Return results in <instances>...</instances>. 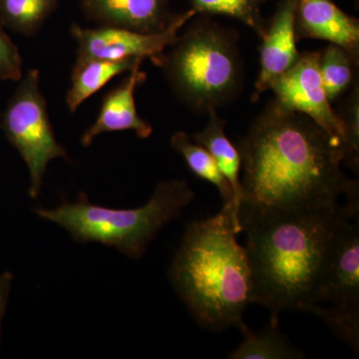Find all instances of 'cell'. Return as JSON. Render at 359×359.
<instances>
[{
	"instance_id": "obj_1",
	"label": "cell",
	"mask_w": 359,
	"mask_h": 359,
	"mask_svg": "<svg viewBox=\"0 0 359 359\" xmlns=\"http://www.w3.org/2000/svg\"><path fill=\"white\" fill-rule=\"evenodd\" d=\"M241 203L271 209H323L358 201L340 170L344 150L308 116L271 101L237 146ZM240 203V204H241Z\"/></svg>"
},
{
	"instance_id": "obj_2",
	"label": "cell",
	"mask_w": 359,
	"mask_h": 359,
	"mask_svg": "<svg viewBox=\"0 0 359 359\" xmlns=\"http://www.w3.org/2000/svg\"><path fill=\"white\" fill-rule=\"evenodd\" d=\"M359 214V202L323 209H271L241 203V233L252 278V304L278 318L311 313L337 229Z\"/></svg>"
},
{
	"instance_id": "obj_3",
	"label": "cell",
	"mask_w": 359,
	"mask_h": 359,
	"mask_svg": "<svg viewBox=\"0 0 359 359\" xmlns=\"http://www.w3.org/2000/svg\"><path fill=\"white\" fill-rule=\"evenodd\" d=\"M233 205L187 226L175 255L170 278L195 320L209 330L238 327L252 304V278L240 245Z\"/></svg>"
},
{
	"instance_id": "obj_4",
	"label": "cell",
	"mask_w": 359,
	"mask_h": 359,
	"mask_svg": "<svg viewBox=\"0 0 359 359\" xmlns=\"http://www.w3.org/2000/svg\"><path fill=\"white\" fill-rule=\"evenodd\" d=\"M194 198L195 193L186 180H170L158 184L150 200L135 209L95 205L81 192L76 202L63 200L54 209L37 207L33 212L65 229L79 244L99 243L139 259L159 231L178 218Z\"/></svg>"
},
{
	"instance_id": "obj_5",
	"label": "cell",
	"mask_w": 359,
	"mask_h": 359,
	"mask_svg": "<svg viewBox=\"0 0 359 359\" xmlns=\"http://www.w3.org/2000/svg\"><path fill=\"white\" fill-rule=\"evenodd\" d=\"M177 99L194 112L231 102L243 83L237 32L218 23H194L156 59Z\"/></svg>"
},
{
	"instance_id": "obj_6",
	"label": "cell",
	"mask_w": 359,
	"mask_h": 359,
	"mask_svg": "<svg viewBox=\"0 0 359 359\" xmlns=\"http://www.w3.org/2000/svg\"><path fill=\"white\" fill-rule=\"evenodd\" d=\"M0 130L25 161L30 178L28 195L37 199L49 163L58 158L68 159L67 150L52 128L39 70L28 71L18 81L0 120Z\"/></svg>"
},
{
	"instance_id": "obj_7",
	"label": "cell",
	"mask_w": 359,
	"mask_h": 359,
	"mask_svg": "<svg viewBox=\"0 0 359 359\" xmlns=\"http://www.w3.org/2000/svg\"><path fill=\"white\" fill-rule=\"evenodd\" d=\"M359 353V219H346L335 233L311 311Z\"/></svg>"
},
{
	"instance_id": "obj_8",
	"label": "cell",
	"mask_w": 359,
	"mask_h": 359,
	"mask_svg": "<svg viewBox=\"0 0 359 359\" xmlns=\"http://www.w3.org/2000/svg\"><path fill=\"white\" fill-rule=\"evenodd\" d=\"M196 13L192 9L177 15L166 29L157 33H141L112 26L83 28L73 25L70 33L77 42L76 60L102 59L120 61L150 58L154 62L173 43L181 28Z\"/></svg>"
},
{
	"instance_id": "obj_9",
	"label": "cell",
	"mask_w": 359,
	"mask_h": 359,
	"mask_svg": "<svg viewBox=\"0 0 359 359\" xmlns=\"http://www.w3.org/2000/svg\"><path fill=\"white\" fill-rule=\"evenodd\" d=\"M320 59V52L301 53L295 65L276 78L269 90L275 93L273 101L278 106L308 116L344 150V132L323 87Z\"/></svg>"
},
{
	"instance_id": "obj_10",
	"label": "cell",
	"mask_w": 359,
	"mask_h": 359,
	"mask_svg": "<svg viewBox=\"0 0 359 359\" xmlns=\"http://www.w3.org/2000/svg\"><path fill=\"white\" fill-rule=\"evenodd\" d=\"M299 0H278L276 13L266 23L259 49V70L254 99L271 89L273 81L299 60L295 18Z\"/></svg>"
},
{
	"instance_id": "obj_11",
	"label": "cell",
	"mask_w": 359,
	"mask_h": 359,
	"mask_svg": "<svg viewBox=\"0 0 359 359\" xmlns=\"http://www.w3.org/2000/svg\"><path fill=\"white\" fill-rule=\"evenodd\" d=\"M297 39H320L341 47L359 63V22L332 0H299Z\"/></svg>"
},
{
	"instance_id": "obj_12",
	"label": "cell",
	"mask_w": 359,
	"mask_h": 359,
	"mask_svg": "<svg viewBox=\"0 0 359 359\" xmlns=\"http://www.w3.org/2000/svg\"><path fill=\"white\" fill-rule=\"evenodd\" d=\"M141 65L135 66L122 83L104 97L95 122L82 135L83 147H90L99 135L110 132L131 130L140 139H147L152 135L153 127L140 117L135 103V90L147 79L146 72L140 69Z\"/></svg>"
},
{
	"instance_id": "obj_13",
	"label": "cell",
	"mask_w": 359,
	"mask_h": 359,
	"mask_svg": "<svg viewBox=\"0 0 359 359\" xmlns=\"http://www.w3.org/2000/svg\"><path fill=\"white\" fill-rule=\"evenodd\" d=\"M82 6L90 20L102 26L141 33L163 32L177 16L168 0H82Z\"/></svg>"
},
{
	"instance_id": "obj_14",
	"label": "cell",
	"mask_w": 359,
	"mask_h": 359,
	"mask_svg": "<svg viewBox=\"0 0 359 359\" xmlns=\"http://www.w3.org/2000/svg\"><path fill=\"white\" fill-rule=\"evenodd\" d=\"M144 59H127L111 61L102 59L76 60L71 75V84L66 94V104L71 113H75L81 104L99 90L102 89L113 78L130 72Z\"/></svg>"
},
{
	"instance_id": "obj_15",
	"label": "cell",
	"mask_w": 359,
	"mask_h": 359,
	"mask_svg": "<svg viewBox=\"0 0 359 359\" xmlns=\"http://www.w3.org/2000/svg\"><path fill=\"white\" fill-rule=\"evenodd\" d=\"M207 126L193 135V140L209 151L219 171L228 180L235 193L236 211L241 203V156L238 148L231 144L224 133L226 120L219 117L216 110L210 111Z\"/></svg>"
},
{
	"instance_id": "obj_16",
	"label": "cell",
	"mask_w": 359,
	"mask_h": 359,
	"mask_svg": "<svg viewBox=\"0 0 359 359\" xmlns=\"http://www.w3.org/2000/svg\"><path fill=\"white\" fill-rule=\"evenodd\" d=\"M244 340L229 355L231 359H299L306 355L292 346L278 330V318H271L269 327L254 332L242 321L238 325Z\"/></svg>"
},
{
	"instance_id": "obj_17",
	"label": "cell",
	"mask_w": 359,
	"mask_h": 359,
	"mask_svg": "<svg viewBox=\"0 0 359 359\" xmlns=\"http://www.w3.org/2000/svg\"><path fill=\"white\" fill-rule=\"evenodd\" d=\"M170 143L172 148L181 154L186 161L187 166L192 173L216 187L224 205H233L236 210L235 193L233 188L219 171L209 151L194 142L193 139L183 131L175 132L172 135Z\"/></svg>"
},
{
	"instance_id": "obj_18",
	"label": "cell",
	"mask_w": 359,
	"mask_h": 359,
	"mask_svg": "<svg viewBox=\"0 0 359 359\" xmlns=\"http://www.w3.org/2000/svg\"><path fill=\"white\" fill-rule=\"evenodd\" d=\"M358 63L348 52L335 44H330L320 52V70L323 87L330 103L334 102L353 84Z\"/></svg>"
},
{
	"instance_id": "obj_19",
	"label": "cell",
	"mask_w": 359,
	"mask_h": 359,
	"mask_svg": "<svg viewBox=\"0 0 359 359\" xmlns=\"http://www.w3.org/2000/svg\"><path fill=\"white\" fill-rule=\"evenodd\" d=\"M57 0H0V22L26 36L36 34Z\"/></svg>"
},
{
	"instance_id": "obj_20",
	"label": "cell",
	"mask_w": 359,
	"mask_h": 359,
	"mask_svg": "<svg viewBox=\"0 0 359 359\" xmlns=\"http://www.w3.org/2000/svg\"><path fill=\"white\" fill-rule=\"evenodd\" d=\"M196 14H221L240 20L250 29L264 36L266 22L262 7L269 0H190Z\"/></svg>"
},
{
	"instance_id": "obj_21",
	"label": "cell",
	"mask_w": 359,
	"mask_h": 359,
	"mask_svg": "<svg viewBox=\"0 0 359 359\" xmlns=\"http://www.w3.org/2000/svg\"><path fill=\"white\" fill-rule=\"evenodd\" d=\"M351 87L339 113L337 112L344 132V161L354 172L359 166V86L358 80Z\"/></svg>"
},
{
	"instance_id": "obj_22",
	"label": "cell",
	"mask_w": 359,
	"mask_h": 359,
	"mask_svg": "<svg viewBox=\"0 0 359 359\" xmlns=\"http://www.w3.org/2000/svg\"><path fill=\"white\" fill-rule=\"evenodd\" d=\"M22 76V58L20 49L0 23V81L18 82Z\"/></svg>"
},
{
	"instance_id": "obj_23",
	"label": "cell",
	"mask_w": 359,
	"mask_h": 359,
	"mask_svg": "<svg viewBox=\"0 0 359 359\" xmlns=\"http://www.w3.org/2000/svg\"><path fill=\"white\" fill-rule=\"evenodd\" d=\"M13 280L14 276L11 271H4L0 273V347L2 342V321L6 314Z\"/></svg>"
}]
</instances>
